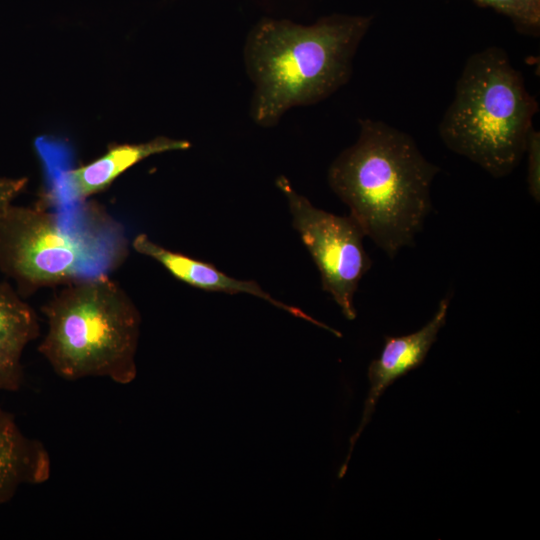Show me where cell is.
<instances>
[{"instance_id":"obj_1","label":"cell","mask_w":540,"mask_h":540,"mask_svg":"<svg viewBox=\"0 0 540 540\" xmlns=\"http://www.w3.org/2000/svg\"><path fill=\"white\" fill-rule=\"evenodd\" d=\"M372 22V15L341 13L311 25L259 20L243 49L245 71L254 86L253 121L263 128L274 127L291 108L319 103L343 87Z\"/></svg>"},{"instance_id":"obj_2","label":"cell","mask_w":540,"mask_h":540,"mask_svg":"<svg viewBox=\"0 0 540 540\" xmlns=\"http://www.w3.org/2000/svg\"><path fill=\"white\" fill-rule=\"evenodd\" d=\"M358 123L357 140L330 164L327 181L364 235L394 258L422 229L440 168L408 133L380 120Z\"/></svg>"},{"instance_id":"obj_3","label":"cell","mask_w":540,"mask_h":540,"mask_svg":"<svg viewBox=\"0 0 540 540\" xmlns=\"http://www.w3.org/2000/svg\"><path fill=\"white\" fill-rule=\"evenodd\" d=\"M130 246L124 226L94 202L12 204L0 222V270L23 298L110 275L126 261Z\"/></svg>"},{"instance_id":"obj_4","label":"cell","mask_w":540,"mask_h":540,"mask_svg":"<svg viewBox=\"0 0 540 540\" xmlns=\"http://www.w3.org/2000/svg\"><path fill=\"white\" fill-rule=\"evenodd\" d=\"M41 312L47 331L38 351L59 377H104L122 385L135 380L141 314L110 275L61 286Z\"/></svg>"},{"instance_id":"obj_5","label":"cell","mask_w":540,"mask_h":540,"mask_svg":"<svg viewBox=\"0 0 540 540\" xmlns=\"http://www.w3.org/2000/svg\"><path fill=\"white\" fill-rule=\"evenodd\" d=\"M538 110L506 51L490 46L466 60L438 132L448 149L502 178L524 157Z\"/></svg>"},{"instance_id":"obj_6","label":"cell","mask_w":540,"mask_h":540,"mask_svg":"<svg viewBox=\"0 0 540 540\" xmlns=\"http://www.w3.org/2000/svg\"><path fill=\"white\" fill-rule=\"evenodd\" d=\"M276 185L288 202L294 229L312 256L322 289L330 294L344 316L356 317L354 295L372 260L363 246V231L354 219L315 207L281 175Z\"/></svg>"},{"instance_id":"obj_7","label":"cell","mask_w":540,"mask_h":540,"mask_svg":"<svg viewBox=\"0 0 540 540\" xmlns=\"http://www.w3.org/2000/svg\"><path fill=\"white\" fill-rule=\"evenodd\" d=\"M190 147L187 140L166 136L141 143L115 145L96 160L64 171L56 186L40 202L49 207H65L87 201L106 190L121 174L142 160Z\"/></svg>"},{"instance_id":"obj_8","label":"cell","mask_w":540,"mask_h":540,"mask_svg":"<svg viewBox=\"0 0 540 540\" xmlns=\"http://www.w3.org/2000/svg\"><path fill=\"white\" fill-rule=\"evenodd\" d=\"M450 297H444L432 319L419 330L403 336H385L384 346L368 368L370 389L365 401L359 428L351 439V448L368 424L376 404L386 389L397 379L417 369L424 362L438 332L445 325Z\"/></svg>"},{"instance_id":"obj_9","label":"cell","mask_w":540,"mask_h":540,"mask_svg":"<svg viewBox=\"0 0 540 540\" xmlns=\"http://www.w3.org/2000/svg\"><path fill=\"white\" fill-rule=\"evenodd\" d=\"M137 253L147 256L161 264L173 277L198 289L223 292L227 294L246 293L264 299L299 318L325 328L335 335L340 333L313 319L301 309L274 299L260 285L252 280H238L218 270L210 263L194 259L183 253L172 251L154 242L144 233L137 234L131 241Z\"/></svg>"},{"instance_id":"obj_10","label":"cell","mask_w":540,"mask_h":540,"mask_svg":"<svg viewBox=\"0 0 540 540\" xmlns=\"http://www.w3.org/2000/svg\"><path fill=\"white\" fill-rule=\"evenodd\" d=\"M51 475V458L42 442L27 437L0 406V506L22 485H40Z\"/></svg>"},{"instance_id":"obj_11","label":"cell","mask_w":540,"mask_h":540,"mask_svg":"<svg viewBox=\"0 0 540 540\" xmlns=\"http://www.w3.org/2000/svg\"><path fill=\"white\" fill-rule=\"evenodd\" d=\"M39 335L34 309L15 288L0 282V390L16 392L22 387V355Z\"/></svg>"},{"instance_id":"obj_12","label":"cell","mask_w":540,"mask_h":540,"mask_svg":"<svg viewBox=\"0 0 540 540\" xmlns=\"http://www.w3.org/2000/svg\"><path fill=\"white\" fill-rule=\"evenodd\" d=\"M478 6L491 8L506 16L515 29L527 36L540 33V0H473Z\"/></svg>"},{"instance_id":"obj_13","label":"cell","mask_w":540,"mask_h":540,"mask_svg":"<svg viewBox=\"0 0 540 540\" xmlns=\"http://www.w3.org/2000/svg\"><path fill=\"white\" fill-rule=\"evenodd\" d=\"M525 154H527V186L528 192L535 202L540 200V133L531 129Z\"/></svg>"},{"instance_id":"obj_14","label":"cell","mask_w":540,"mask_h":540,"mask_svg":"<svg viewBox=\"0 0 540 540\" xmlns=\"http://www.w3.org/2000/svg\"><path fill=\"white\" fill-rule=\"evenodd\" d=\"M27 183L26 177L0 176V222L16 197L25 189Z\"/></svg>"}]
</instances>
